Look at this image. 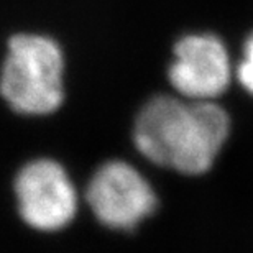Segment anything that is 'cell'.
<instances>
[{
	"instance_id": "6da1fadb",
	"label": "cell",
	"mask_w": 253,
	"mask_h": 253,
	"mask_svg": "<svg viewBox=\"0 0 253 253\" xmlns=\"http://www.w3.org/2000/svg\"><path fill=\"white\" fill-rule=\"evenodd\" d=\"M232 135V117L217 100H191L160 94L135 120L136 150L161 168L186 176L207 173Z\"/></svg>"
},
{
	"instance_id": "7a4b0ae2",
	"label": "cell",
	"mask_w": 253,
	"mask_h": 253,
	"mask_svg": "<svg viewBox=\"0 0 253 253\" xmlns=\"http://www.w3.org/2000/svg\"><path fill=\"white\" fill-rule=\"evenodd\" d=\"M64 53L54 38L38 32L13 33L0 73V94L15 112L46 115L59 109Z\"/></svg>"
},
{
	"instance_id": "3957f363",
	"label": "cell",
	"mask_w": 253,
	"mask_h": 253,
	"mask_svg": "<svg viewBox=\"0 0 253 253\" xmlns=\"http://www.w3.org/2000/svg\"><path fill=\"white\" fill-rule=\"evenodd\" d=\"M235 78V56L229 43L214 32L183 33L171 48L168 81L181 97L217 100Z\"/></svg>"
},
{
	"instance_id": "277c9868",
	"label": "cell",
	"mask_w": 253,
	"mask_h": 253,
	"mask_svg": "<svg viewBox=\"0 0 253 253\" xmlns=\"http://www.w3.org/2000/svg\"><path fill=\"white\" fill-rule=\"evenodd\" d=\"M87 202L100 224L115 230H133L158 206L151 184L125 161H107L95 171Z\"/></svg>"
},
{
	"instance_id": "5b68a950",
	"label": "cell",
	"mask_w": 253,
	"mask_h": 253,
	"mask_svg": "<svg viewBox=\"0 0 253 253\" xmlns=\"http://www.w3.org/2000/svg\"><path fill=\"white\" fill-rule=\"evenodd\" d=\"M22 219L42 232L63 229L74 219L78 196L64 168L53 160L25 165L15 181Z\"/></svg>"
},
{
	"instance_id": "8992f818",
	"label": "cell",
	"mask_w": 253,
	"mask_h": 253,
	"mask_svg": "<svg viewBox=\"0 0 253 253\" xmlns=\"http://www.w3.org/2000/svg\"><path fill=\"white\" fill-rule=\"evenodd\" d=\"M235 81L247 94L253 95V32L244 40L235 58Z\"/></svg>"
}]
</instances>
